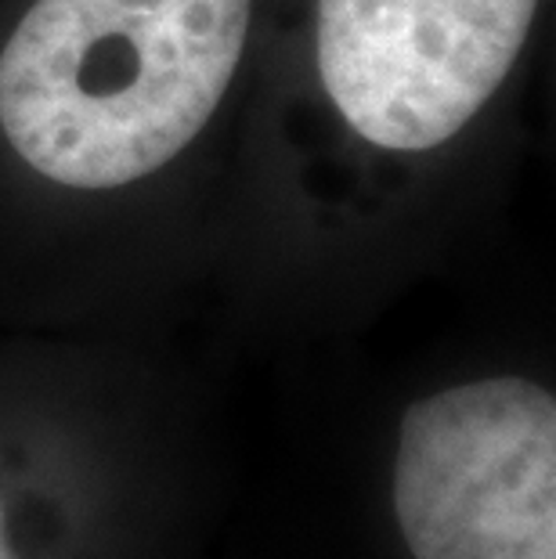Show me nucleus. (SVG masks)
<instances>
[{
  "label": "nucleus",
  "mask_w": 556,
  "mask_h": 559,
  "mask_svg": "<svg viewBox=\"0 0 556 559\" xmlns=\"http://www.w3.org/2000/svg\"><path fill=\"white\" fill-rule=\"evenodd\" d=\"M253 0H33L0 51V130L47 181L163 170L228 94Z\"/></svg>",
  "instance_id": "nucleus-1"
},
{
  "label": "nucleus",
  "mask_w": 556,
  "mask_h": 559,
  "mask_svg": "<svg viewBox=\"0 0 556 559\" xmlns=\"http://www.w3.org/2000/svg\"><path fill=\"white\" fill-rule=\"evenodd\" d=\"M394 516L416 559H556V401L520 376L401 415Z\"/></svg>",
  "instance_id": "nucleus-2"
},
{
  "label": "nucleus",
  "mask_w": 556,
  "mask_h": 559,
  "mask_svg": "<svg viewBox=\"0 0 556 559\" xmlns=\"http://www.w3.org/2000/svg\"><path fill=\"white\" fill-rule=\"evenodd\" d=\"M542 0H318V76L362 141L427 152L510 76Z\"/></svg>",
  "instance_id": "nucleus-3"
},
{
  "label": "nucleus",
  "mask_w": 556,
  "mask_h": 559,
  "mask_svg": "<svg viewBox=\"0 0 556 559\" xmlns=\"http://www.w3.org/2000/svg\"><path fill=\"white\" fill-rule=\"evenodd\" d=\"M0 559H8V552H4V549H0Z\"/></svg>",
  "instance_id": "nucleus-4"
}]
</instances>
